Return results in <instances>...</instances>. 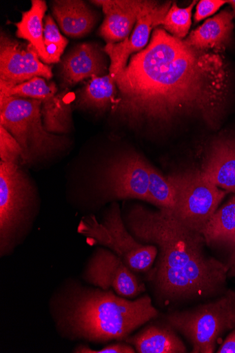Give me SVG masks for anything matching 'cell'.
<instances>
[{"label": "cell", "mask_w": 235, "mask_h": 353, "mask_svg": "<svg viewBox=\"0 0 235 353\" xmlns=\"http://www.w3.org/2000/svg\"><path fill=\"white\" fill-rule=\"evenodd\" d=\"M215 51L201 50L155 28L147 47L115 77L112 112L133 128L163 130L186 119L218 126L227 106L229 71Z\"/></svg>", "instance_id": "6da1fadb"}, {"label": "cell", "mask_w": 235, "mask_h": 353, "mask_svg": "<svg viewBox=\"0 0 235 353\" xmlns=\"http://www.w3.org/2000/svg\"><path fill=\"white\" fill-rule=\"evenodd\" d=\"M125 223L139 242L157 248L152 280L156 294L166 303L209 299L226 292V265L208 255L203 234L172 210L133 205Z\"/></svg>", "instance_id": "7a4b0ae2"}, {"label": "cell", "mask_w": 235, "mask_h": 353, "mask_svg": "<svg viewBox=\"0 0 235 353\" xmlns=\"http://www.w3.org/2000/svg\"><path fill=\"white\" fill-rule=\"evenodd\" d=\"M158 315L148 296L130 301L113 290H79L65 301L59 324L74 338L103 343L127 339Z\"/></svg>", "instance_id": "3957f363"}, {"label": "cell", "mask_w": 235, "mask_h": 353, "mask_svg": "<svg viewBox=\"0 0 235 353\" xmlns=\"http://www.w3.org/2000/svg\"><path fill=\"white\" fill-rule=\"evenodd\" d=\"M41 108V101L0 95V125L20 145L23 165L39 163L65 145L64 137L45 130Z\"/></svg>", "instance_id": "277c9868"}, {"label": "cell", "mask_w": 235, "mask_h": 353, "mask_svg": "<svg viewBox=\"0 0 235 353\" xmlns=\"http://www.w3.org/2000/svg\"><path fill=\"white\" fill-rule=\"evenodd\" d=\"M34 186L21 166L0 162V252L11 253L35 211Z\"/></svg>", "instance_id": "5b68a950"}, {"label": "cell", "mask_w": 235, "mask_h": 353, "mask_svg": "<svg viewBox=\"0 0 235 353\" xmlns=\"http://www.w3.org/2000/svg\"><path fill=\"white\" fill-rule=\"evenodd\" d=\"M78 233L90 245H100L111 250L135 273L147 272L157 259L155 245L139 242L128 231L116 202L112 203L103 221L99 222L94 215L84 216L79 224Z\"/></svg>", "instance_id": "8992f818"}, {"label": "cell", "mask_w": 235, "mask_h": 353, "mask_svg": "<svg viewBox=\"0 0 235 353\" xmlns=\"http://www.w3.org/2000/svg\"><path fill=\"white\" fill-rule=\"evenodd\" d=\"M167 323L191 343L193 353H213L218 341L235 328V292L226 291L216 300L167 316Z\"/></svg>", "instance_id": "52a82bcc"}, {"label": "cell", "mask_w": 235, "mask_h": 353, "mask_svg": "<svg viewBox=\"0 0 235 353\" xmlns=\"http://www.w3.org/2000/svg\"><path fill=\"white\" fill-rule=\"evenodd\" d=\"M167 178L174 189L172 211L187 226L200 232L228 192L207 180L197 169L174 172Z\"/></svg>", "instance_id": "ba28073f"}, {"label": "cell", "mask_w": 235, "mask_h": 353, "mask_svg": "<svg viewBox=\"0 0 235 353\" xmlns=\"http://www.w3.org/2000/svg\"><path fill=\"white\" fill-rule=\"evenodd\" d=\"M150 163L135 152L123 153L108 165L99 183L105 199L140 200L151 204Z\"/></svg>", "instance_id": "9c48e42d"}, {"label": "cell", "mask_w": 235, "mask_h": 353, "mask_svg": "<svg viewBox=\"0 0 235 353\" xmlns=\"http://www.w3.org/2000/svg\"><path fill=\"white\" fill-rule=\"evenodd\" d=\"M90 283L104 291L113 290L118 296L133 299L146 290L139 280L114 252L98 248L92 256L84 274Z\"/></svg>", "instance_id": "30bf717a"}, {"label": "cell", "mask_w": 235, "mask_h": 353, "mask_svg": "<svg viewBox=\"0 0 235 353\" xmlns=\"http://www.w3.org/2000/svg\"><path fill=\"white\" fill-rule=\"evenodd\" d=\"M52 68L43 63L30 43L17 41L1 32L0 36V85L14 86L35 77L50 81Z\"/></svg>", "instance_id": "8fae6325"}, {"label": "cell", "mask_w": 235, "mask_h": 353, "mask_svg": "<svg viewBox=\"0 0 235 353\" xmlns=\"http://www.w3.org/2000/svg\"><path fill=\"white\" fill-rule=\"evenodd\" d=\"M172 2L159 5L148 1L130 36L119 43L107 44L105 52L110 59V74L114 77L127 66L130 57L147 47L152 30L161 21L172 7Z\"/></svg>", "instance_id": "7c38bea8"}, {"label": "cell", "mask_w": 235, "mask_h": 353, "mask_svg": "<svg viewBox=\"0 0 235 353\" xmlns=\"http://www.w3.org/2000/svg\"><path fill=\"white\" fill-rule=\"evenodd\" d=\"M104 50L94 43H81L60 61V77L63 88H72L92 77L108 75V61Z\"/></svg>", "instance_id": "4fadbf2b"}, {"label": "cell", "mask_w": 235, "mask_h": 353, "mask_svg": "<svg viewBox=\"0 0 235 353\" xmlns=\"http://www.w3.org/2000/svg\"><path fill=\"white\" fill-rule=\"evenodd\" d=\"M148 1L142 0H100L92 1L103 8L104 21L99 34L108 44L119 43L127 39Z\"/></svg>", "instance_id": "5bb4252c"}, {"label": "cell", "mask_w": 235, "mask_h": 353, "mask_svg": "<svg viewBox=\"0 0 235 353\" xmlns=\"http://www.w3.org/2000/svg\"><path fill=\"white\" fill-rule=\"evenodd\" d=\"M200 171L219 188L235 194V132L223 134L211 143Z\"/></svg>", "instance_id": "9a60e30c"}, {"label": "cell", "mask_w": 235, "mask_h": 353, "mask_svg": "<svg viewBox=\"0 0 235 353\" xmlns=\"http://www.w3.org/2000/svg\"><path fill=\"white\" fill-rule=\"evenodd\" d=\"M200 233L207 245L226 252L227 270L235 268V195L218 208Z\"/></svg>", "instance_id": "2e32d148"}, {"label": "cell", "mask_w": 235, "mask_h": 353, "mask_svg": "<svg viewBox=\"0 0 235 353\" xmlns=\"http://www.w3.org/2000/svg\"><path fill=\"white\" fill-rule=\"evenodd\" d=\"M234 17L232 11L223 10L192 31L184 41L198 50L221 52L231 43Z\"/></svg>", "instance_id": "e0dca14e"}, {"label": "cell", "mask_w": 235, "mask_h": 353, "mask_svg": "<svg viewBox=\"0 0 235 353\" xmlns=\"http://www.w3.org/2000/svg\"><path fill=\"white\" fill-rule=\"evenodd\" d=\"M52 12L63 34L74 39L88 35L97 21L96 13L80 0H56Z\"/></svg>", "instance_id": "ac0fdd59"}, {"label": "cell", "mask_w": 235, "mask_h": 353, "mask_svg": "<svg viewBox=\"0 0 235 353\" xmlns=\"http://www.w3.org/2000/svg\"><path fill=\"white\" fill-rule=\"evenodd\" d=\"M127 343L139 353H185L187 347L170 325H152L136 336L127 339Z\"/></svg>", "instance_id": "d6986e66"}, {"label": "cell", "mask_w": 235, "mask_h": 353, "mask_svg": "<svg viewBox=\"0 0 235 353\" xmlns=\"http://www.w3.org/2000/svg\"><path fill=\"white\" fill-rule=\"evenodd\" d=\"M47 10V3L43 0H32L30 9L22 14L21 21L15 26L17 38L32 45L41 61L49 65V56L44 43V19Z\"/></svg>", "instance_id": "ffe728a7"}, {"label": "cell", "mask_w": 235, "mask_h": 353, "mask_svg": "<svg viewBox=\"0 0 235 353\" xmlns=\"http://www.w3.org/2000/svg\"><path fill=\"white\" fill-rule=\"evenodd\" d=\"M118 103L116 79L110 73L104 77L90 79L80 92L79 105L98 112L112 110Z\"/></svg>", "instance_id": "44dd1931"}, {"label": "cell", "mask_w": 235, "mask_h": 353, "mask_svg": "<svg viewBox=\"0 0 235 353\" xmlns=\"http://www.w3.org/2000/svg\"><path fill=\"white\" fill-rule=\"evenodd\" d=\"M67 89L42 102L41 114L45 130L53 134L69 133L73 126L72 104Z\"/></svg>", "instance_id": "7402d4cb"}, {"label": "cell", "mask_w": 235, "mask_h": 353, "mask_svg": "<svg viewBox=\"0 0 235 353\" xmlns=\"http://www.w3.org/2000/svg\"><path fill=\"white\" fill-rule=\"evenodd\" d=\"M57 94V88L54 82L42 77H35L14 86L0 85V95L17 96L41 102Z\"/></svg>", "instance_id": "603a6c76"}, {"label": "cell", "mask_w": 235, "mask_h": 353, "mask_svg": "<svg viewBox=\"0 0 235 353\" xmlns=\"http://www.w3.org/2000/svg\"><path fill=\"white\" fill-rule=\"evenodd\" d=\"M149 173L151 204L159 209L172 210L174 194L173 187L169 179L151 164H150Z\"/></svg>", "instance_id": "cb8c5ba5"}, {"label": "cell", "mask_w": 235, "mask_h": 353, "mask_svg": "<svg viewBox=\"0 0 235 353\" xmlns=\"http://www.w3.org/2000/svg\"><path fill=\"white\" fill-rule=\"evenodd\" d=\"M196 2L185 8H179L174 3L161 23L164 29L174 37L183 40L188 34L192 23V12Z\"/></svg>", "instance_id": "d4e9b609"}, {"label": "cell", "mask_w": 235, "mask_h": 353, "mask_svg": "<svg viewBox=\"0 0 235 353\" xmlns=\"http://www.w3.org/2000/svg\"><path fill=\"white\" fill-rule=\"evenodd\" d=\"M44 43L49 56L48 64L60 62L69 41L61 35L53 17L50 14L44 19Z\"/></svg>", "instance_id": "484cf974"}, {"label": "cell", "mask_w": 235, "mask_h": 353, "mask_svg": "<svg viewBox=\"0 0 235 353\" xmlns=\"http://www.w3.org/2000/svg\"><path fill=\"white\" fill-rule=\"evenodd\" d=\"M22 150L17 140L0 125V158L1 161L22 166Z\"/></svg>", "instance_id": "4316f807"}, {"label": "cell", "mask_w": 235, "mask_h": 353, "mask_svg": "<svg viewBox=\"0 0 235 353\" xmlns=\"http://www.w3.org/2000/svg\"><path fill=\"white\" fill-rule=\"evenodd\" d=\"M227 1L222 0H203L200 1L197 6L194 15L196 22H199L215 13L222 8Z\"/></svg>", "instance_id": "83f0119b"}, {"label": "cell", "mask_w": 235, "mask_h": 353, "mask_svg": "<svg viewBox=\"0 0 235 353\" xmlns=\"http://www.w3.org/2000/svg\"><path fill=\"white\" fill-rule=\"evenodd\" d=\"M76 353H135L136 350L130 345L116 343L110 345L100 350H92L87 345H79L76 348Z\"/></svg>", "instance_id": "f1b7e54d"}, {"label": "cell", "mask_w": 235, "mask_h": 353, "mask_svg": "<svg viewBox=\"0 0 235 353\" xmlns=\"http://www.w3.org/2000/svg\"><path fill=\"white\" fill-rule=\"evenodd\" d=\"M218 353H235V328L218 350Z\"/></svg>", "instance_id": "f546056e"}, {"label": "cell", "mask_w": 235, "mask_h": 353, "mask_svg": "<svg viewBox=\"0 0 235 353\" xmlns=\"http://www.w3.org/2000/svg\"><path fill=\"white\" fill-rule=\"evenodd\" d=\"M227 278H235V268L228 270Z\"/></svg>", "instance_id": "4dcf8cb0"}, {"label": "cell", "mask_w": 235, "mask_h": 353, "mask_svg": "<svg viewBox=\"0 0 235 353\" xmlns=\"http://www.w3.org/2000/svg\"><path fill=\"white\" fill-rule=\"evenodd\" d=\"M227 3L231 6L234 17H235V0H231V1H227Z\"/></svg>", "instance_id": "1f68e13d"}]
</instances>
